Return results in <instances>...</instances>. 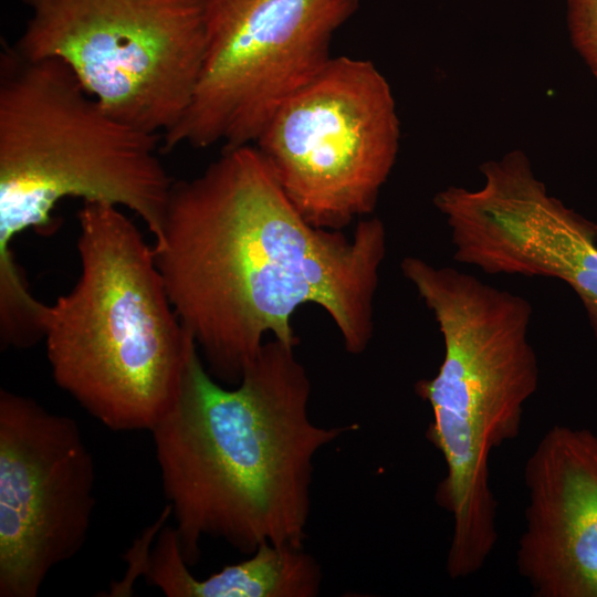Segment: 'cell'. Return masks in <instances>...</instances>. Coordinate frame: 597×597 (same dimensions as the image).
I'll use <instances>...</instances> for the list:
<instances>
[{
  "mask_svg": "<svg viewBox=\"0 0 597 597\" xmlns=\"http://www.w3.org/2000/svg\"><path fill=\"white\" fill-rule=\"evenodd\" d=\"M13 50L59 59L112 116L164 136L184 117L202 70L200 0H21Z\"/></svg>",
  "mask_w": 597,
  "mask_h": 597,
  "instance_id": "obj_6",
  "label": "cell"
},
{
  "mask_svg": "<svg viewBox=\"0 0 597 597\" xmlns=\"http://www.w3.org/2000/svg\"><path fill=\"white\" fill-rule=\"evenodd\" d=\"M401 271L443 338L438 373L418 380L415 391L431 408L426 436L446 463L436 492L452 519L446 569L452 579L467 578L498 542L490 453L520 434L524 406L538 388L528 338L533 307L521 295L417 256L405 258Z\"/></svg>",
  "mask_w": 597,
  "mask_h": 597,
  "instance_id": "obj_3",
  "label": "cell"
},
{
  "mask_svg": "<svg viewBox=\"0 0 597 597\" xmlns=\"http://www.w3.org/2000/svg\"><path fill=\"white\" fill-rule=\"evenodd\" d=\"M132 570L169 597H315L322 584L318 563L303 547L272 543L198 579L184 558L175 527L161 528L151 552L149 546L140 548Z\"/></svg>",
  "mask_w": 597,
  "mask_h": 597,
  "instance_id": "obj_12",
  "label": "cell"
},
{
  "mask_svg": "<svg viewBox=\"0 0 597 597\" xmlns=\"http://www.w3.org/2000/svg\"><path fill=\"white\" fill-rule=\"evenodd\" d=\"M480 171V188L450 186L433 198L454 260L492 275L563 281L597 339V223L551 196L521 150L483 163Z\"/></svg>",
  "mask_w": 597,
  "mask_h": 597,
  "instance_id": "obj_10",
  "label": "cell"
},
{
  "mask_svg": "<svg viewBox=\"0 0 597 597\" xmlns=\"http://www.w3.org/2000/svg\"><path fill=\"white\" fill-rule=\"evenodd\" d=\"M160 136L108 114L59 59L27 60L6 48L0 63V313L36 305L11 244L28 229L50 234L65 198L132 210L159 240L172 181Z\"/></svg>",
  "mask_w": 597,
  "mask_h": 597,
  "instance_id": "obj_4",
  "label": "cell"
},
{
  "mask_svg": "<svg viewBox=\"0 0 597 597\" xmlns=\"http://www.w3.org/2000/svg\"><path fill=\"white\" fill-rule=\"evenodd\" d=\"M516 567L537 597H597V433L554 425L524 467Z\"/></svg>",
  "mask_w": 597,
  "mask_h": 597,
  "instance_id": "obj_11",
  "label": "cell"
},
{
  "mask_svg": "<svg viewBox=\"0 0 597 597\" xmlns=\"http://www.w3.org/2000/svg\"><path fill=\"white\" fill-rule=\"evenodd\" d=\"M205 56L191 104L161 148L252 145L292 93L332 59L359 0H200Z\"/></svg>",
  "mask_w": 597,
  "mask_h": 597,
  "instance_id": "obj_8",
  "label": "cell"
},
{
  "mask_svg": "<svg viewBox=\"0 0 597 597\" xmlns=\"http://www.w3.org/2000/svg\"><path fill=\"white\" fill-rule=\"evenodd\" d=\"M77 219L81 274L44 318L54 381L107 428L150 431L178 400L197 345L134 222L101 202H83Z\"/></svg>",
  "mask_w": 597,
  "mask_h": 597,
  "instance_id": "obj_5",
  "label": "cell"
},
{
  "mask_svg": "<svg viewBox=\"0 0 597 597\" xmlns=\"http://www.w3.org/2000/svg\"><path fill=\"white\" fill-rule=\"evenodd\" d=\"M171 305L210 375L240 383L265 334L298 343L303 304L329 315L346 350L374 332V298L386 229L365 218L353 234L311 224L256 146L227 147L198 177L172 184L154 247Z\"/></svg>",
  "mask_w": 597,
  "mask_h": 597,
  "instance_id": "obj_1",
  "label": "cell"
},
{
  "mask_svg": "<svg viewBox=\"0 0 597 597\" xmlns=\"http://www.w3.org/2000/svg\"><path fill=\"white\" fill-rule=\"evenodd\" d=\"M95 463L72 418L0 390V597H35L83 547Z\"/></svg>",
  "mask_w": 597,
  "mask_h": 597,
  "instance_id": "obj_9",
  "label": "cell"
},
{
  "mask_svg": "<svg viewBox=\"0 0 597 597\" xmlns=\"http://www.w3.org/2000/svg\"><path fill=\"white\" fill-rule=\"evenodd\" d=\"M254 145L311 224L342 230L374 210L396 163L390 86L367 60L332 57L280 104Z\"/></svg>",
  "mask_w": 597,
  "mask_h": 597,
  "instance_id": "obj_7",
  "label": "cell"
},
{
  "mask_svg": "<svg viewBox=\"0 0 597 597\" xmlns=\"http://www.w3.org/2000/svg\"><path fill=\"white\" fill-rule=\"evenodd\" d=\"M572 42L597 77V0H567Z\"/></svg>",
  "mask_w": 597,
  "mask_h": 597,
  "instance_id": "obj_13",
  "label": "cell"
},
{
  "mask_svg": "<svg viewBox=\"0 0 597 597\" xmlns=\"http://www.w3.org/2000/svg\"><path fill=\"white\" fill-rule=\"evenodd\" d=\"M294 348L276 338L264 343L240 383L227 388L197 347L178 400L150 430L189 565L205 537L247 555L263 543L303 547L315 457L358 425L312 421L311 380Z\"/></svg>",
  "mask_w": 597,
  "mask_h": 597,
  "instance_id": "obj_2",
  "label": "cell"
}]
</instances>
